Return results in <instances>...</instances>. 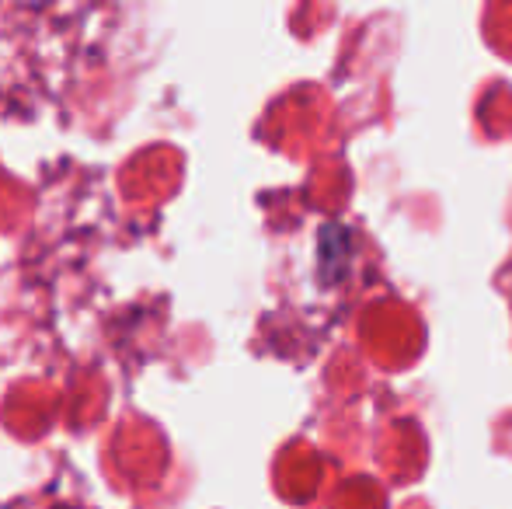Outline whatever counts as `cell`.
Wrapping results in <instances>:
<instances>
[]
</instances>
